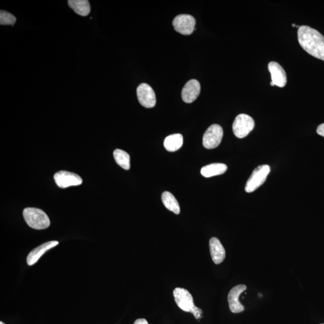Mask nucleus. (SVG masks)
Masks as SVG:
<instances>
[{
	"mask_svg": "<svg viewBox=\"0 0 324 324\" xmlns=\"http://www.w3.org/2000/svg\"><path fill=\"white\" fill-rule=\"evenodd\" d=\"M162 200L166 209L175 213L179 215L180 213V208L179 203L176 198L171 193L165 192L162 195Z\"/></svg>",
	"mask_w": 324,
	"mask_h": 324,
	"instance_id": "nucleus-18",
	"label": "nucleus"
},
{
	"mask_svg": "<svg viewBox=\"0 0 324 324\" xmlns=\"http://www.w3.org/2000/svg\"><path fill=\"white\" fill-rule=\"evenodd\" d=\"M317 132L318 135L324 137V123L321 124L318 127Z\"/></svg>",
	"mask_w": 324,
	"mask_h": 324,
	"instance_id": "nucleus-21",
	"label": "nucleus"
},
{
	"mask_svg": "<svg viewBox=\"0 0 324 324\" xmlns=\"http://www.w3.org/2000/svg\"><path fill=\"white\" fill-rule=\"evenodd\" d=\"M255 127V121L250 116L245 113L238 115L232 125L233 132L238 138H244Z\"/></svg>",
	"mask_w": 324,
	"mask_h": 324,
	"instance_id": "nucleus-5",
	"label": "nucleus"
},
{
	"mask_svg": "<svg viewBox=\"0 0 324 324\" xmlns=\"http://www.w3.org/2000/svg\"><path fill=\"white\" fill-rule=\"evenodd\" d=\"M223 136L222 128L218 124H213L204 134L203 144L207 149H213L220 145Z\"/></svg>",
	"mask_w": 324,
	"mask_h": 324,
	"instance_id": "nucleus-6",
	"label": "nucleus"
},
{
	"mask_svg": "<svg viewBox=\"0 0 324 324\" xmlns=\"http://www.w3.org/2000/svg\"><path fill=\"white\" fill-rule=\"evenodd\" d=\"M16 21V17L13 14L4 10L0 12V24L2 25H14Z\"/></svg>",
	"mask_w": 324,
	"mask_h": 324,
	"instance_id": "nucleus-20",
	"label": "nucleus"
},
{
	"mask_svg": "<svg viewBox=\"0 0 324 324\" xmlns=\"http://www.w3.org/2000/svg\"><path fill=\"white\" fill-rule=\"evenodd\" d=\"M227 169V166L223 163H212L204 166L201 169V173L204 177L209 178L223 174L226 171Z\"/></svg>",
	"mask_w": 324,
	"mask_h": 324,
	"instance_id": "nucleus-15",
	"label": "nucleus"
},
{
	"mask_svg": "<svg viewBox=\"0 0 324 324\" xmlns=\"http://www.w3.org/2000/svg\"><path fill=\"white\" fill-rule=\"evenodd\" d=\"M183 144V137L180 133L173 134L166 137L163 143L166 150L169 152L179 150L182 147Z\"/></svg>",
	"mask_w": 324,
	"mask_h": 324,
	"instance_id": "nucleus-17",
	"label": "nucleus"
},
{
	"mask_svg": "<svg viewBox=\"0 0 324 324\" xmlns=\"http://www.w3.org/2000/svg\"><path fill=\"white\" fill-rule=\"evenodd\" d=\"M201 92V85L196 80H190L185 84L182 92L183 101L191 104L197 100Z\"/></svg>",
	"mask_w": 324,
	"mask_h": 324,
	"instance_id": "nucleus-12",
	"label": "nucleus"
},
{
	"mask_svg": "<svg viewBox=\"0 0 324 324\" xmlns=\"http://www.w3.org/2000/svg\"><path fill=\"white\" fill-rule=\"evenodd\" d=\"M175 302L182 311L191 312L197 320L202 318L203 311L195 305L194 299L186 289L177 288L173 292Z\"/></svg>",
	"mask_w": 324,
	"mask_h": 324,
	"instance_id": "nucleus-2",
	"label": "nucleus"
},
{
	"mask_svg": "<svg viewBox=\"0 0 324 324\" xmlns=\"http://www.w3.org/2000/svg\"><path fill=\"white\" fill-rule=\"evenodd\" d=\"M172 25L175 30L183 35H190L195 30L196 20L189 14H180L175 17Z\"/></svg>",
	"mask_w": 324,
	"mask_h": 324,
	"instance_id": "nucleus-7",
	"label": "nucleus"
},
{
	"mask_svg": "<svg viewBox=\"0 0 324 324\" xmlns=\"http://www.w3.org/2000/svg\"></svg>",
	"mask_w": 324,
	"mask_h": 324,
	"instance_id": "nucleus-24",
	"label": "nucleus"
},
{
	"mask_svg": "<svg viewBox=\"0 0 324 324\" xmlns=\"http://www.w3.org/2000/svg\"><path fill=\"white\" fill-rule=\"evenodd\" d=\"M209 246L213 262L216 264H221L226 257L225 249L223 245L218 238L213 237L210 239Z\"/></svg>",
	"mask_w": 324,
	"mask_h": 324,
	"instance_id": "nucleus-13",
	"label": "nucleus"
},
{
	"mask_svg": "<svg viewBox=\"0 0 324 324\" xmlns=\"http://www.w3.org/2000/svg\"><path fill=\"white\" fill-rule=\"evenodd\" d=\"M246 285H238L235 286L229 291L228 296H227V300H228L230 310L232 313H241V312L244 311V307L239 301V297H240L241 293L246 290Z\"/></svg>",
	"mask_w": 324,
	"mask_h": 324,
	"instance_id": "nucleus-11",
	"label": "nucleus"
},
{
	"mask_svg": "<svg viewBox=\"0 0 324 324\" xmlns=\"http://www.w3.org/2000/svg\"><path fill=\"white\" fill-rule=\"evenodd\" d=\"M68 4L76 13L82 16H88L91 10L90 2L87 0H69Z\"/></svg>",
	"mask_w": 324,
	"mask_h": 324,
	"instance_id": "nucleus-16",
	"label": "nucleus"
},
{
	"mask_svg": "<svg viewBox=\"0 0 324 324\" xmlns=\"http://www.w3.org/2000/svg\"><path fill=\"white\" fill-rule=\"evenodd\" d=\"M54 178L57 185L61 188L77 186L81 185L83 183V180L78 174L66 171L57 172Z\"/></svg>",
	"mask_w": 324,
	"mask_h": 324,
	"instance_id": "nucleus-9",
	"label": "nucleus"
},
{
	"mask_svg": "<svg viewBox=\"0 0 324 324\" xmlns=\"http://www.w3.org/2000/svg\"><path fill=\"white\" fill-rule=\"evenodd\" d=\"M113 157L115 162L125 170H128L130 167V156L125 151L116 149L113 151Z\"/></svg>",
	"mask_w": 324,
	"mask_h": 324,
	"instance_id": "nucleus-19",
	"label": "nucleus"
},
{
	"mask_svg": "<svg viewBox=\"0 0 324 324\" xmlns=\"http://www.w3.org/2000/svg\"><path fill=\"white\" fill-rule=\"evenodd\" d=\"M134 324H148L147 321L145 319L137 320Z\"/></svg>",
	"mask_w": 324,
	"mask_h": 324,
	"instance_id": "nucleus-22",
	"label": "nucleus"
},
{
	"mask_svg": "<svg viewBox=\"0 0 324 324\" xmlns=\"http://www.w3.org/2000/svg\"><path fill=\"white\" fill-rule=\"evenodd\" d=\"M298 40L302 48L308 54L324 61V37L319 31L307 25L298 30Z\"/></svg>",
	"mask_w": 324,
	"mask_h": 324,
	"instance_id": "nucleus-1",
	"label": "nucleus"
},
{
	"mask_svg": "<svg viewBox=\"0 0 324 324\" xmlns=\"http://www.w3.org/2000/svg\"><path fill=\"white\" fill-rule=\"evenodd\" d=\"M270 172V166L267 165L258 166L254 169L245 187V191L252 193L263 185Z\"/></svg>",
	"mask_w": 324,
	"mask_h": 324,
	"instance_id": "nucleus-4",
	"label": "nucleus"
},
{
	"mask_svg": "<svg viewBox=\"0 0 324 324\" xmlns=\"http://www.w3.org/2000/svg\"><path fill=\"white\" fill-rule=\"evenodd\" d=\"M24 219L32 228L41 230L50 226V220L43 210L36 208H27L23 212Z\"/></svg>",
	"mask_w": 324,
	"mask_h": 324,
	"instance_id": "nucleus-3",
	"label": "nucleus"
},
{
	"mask_svg": "<svg viewBox=\"0 0 324 324\" xmlns=\"http://www.w3.org/2000/svg\"><path fill=\"white\" fill-rule=\"evenodd\" d=\"M0 324H5L4 323H2V321H1V322H0Z\"/></svg>",
	"mask_w": 324,
	"mask_h": 324,
	"instance_id": "nucleus-23",
	"label": "nucleus"
},
{
	"mask_svg": "<svg viewBox=\"0 0 324 324\" xmlns=\"http://www.w3.org/2000/svg\"><path fill=\"white\" fill-rule=\"evenodd\" d=\"M58 243H59L57 241H51L41 244L39 247L35 248L28 254L27 258L28 265L31 266V265L36 264L43 254L52 249V248L57 246Z\"/></svg>",
	"mask_w": 324,
	"mask_h": 324,
	"instance_id": "nucleus-14",
	"label": "nucleus"
},
{
	"mask_svg": "<svg viewBox=\"0 0 324 324\" xmlns=\"http://www.w3.org/2000/svg\"><path fill=\"white\" fill-rule=\"evenodd\" d=\"M268 68L271 74V86L284 87L287 83V77L284 68L275 61H271Z\"/></svg>",
	"mask_w": 324,
	"mask_h": 324,
	"instance_id": "nucleus-10",
	"label": "nucleus"
},
{
	"mask_svg": "<svg viewBox=\"0 0 324 324\" xmlns=\"http://www.w3.org/2000/svg\"><path fill=\"white\" fill-rule=\"evenodd\" d=\"M137 97L142 106L151 108L155 106L156 98L155 93L149 85L142 83L140 84L136 90Z\"/></svg>",
	"mask_w": 324,
	"mask_h": 324,
	"instance_id": "nucleus-8",
	"label": "nucleus"
}]
</instances>
